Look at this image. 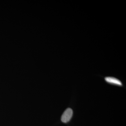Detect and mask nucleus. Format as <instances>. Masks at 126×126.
Here are the masks:
<instances>
[{"label":"nucleus","instance_id":"2","mask_svg":"<svg viewBox=\"0 0 126 126\" xmlns=\"http://www.w3.org/2000/svg\"><path fill=\"white\" fill-rule=\"evenodd\" d=\"M105 79L107 82L109 83L115 84L117 86H121L122 85V84L120 80L114 77H106Z\"/></svg>","mask_w":126,"mask_h":126},{"label":"nucleus","instance_id":"1","mask_svg":"<svg viewBox=\"0 0 126 126\" xmlns=\"http://www.w3.org/2000/svg\"><path fill=\"white\" fill-rule=\"evenodd\" d=\"M73 115V111L70 108H68L64 111L61 118L62 122L66 123L70 121Z\"/></svg>","mask_w":126,"mask_h":126}]
</instances>
